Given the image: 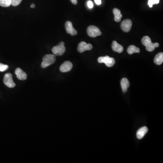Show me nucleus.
<instances>
[{
	"instance_id": "4",
	"label": "nucleus",
	"mask_w": 163,
	"mask_h": 163,
	"mask_svg": "<svg viewBox=\"0 0 163 163\" xmlns=\"http://www.w3.org/2000/svg\"><path fill=\"white\" fill-rule=\"evenodd\" d=\"M88 35L91 37H96L97 36L101 35L102 32L98 27L95 26H89L87 29Z\"/></svg>"
},
{
	"instance_id": "10",
	"label": "nucleus",
	"mask_w": 163,
	"mask_h": 163,
	"mask_svg": "<svg viewBox=\"0 0 163 163\" xmlns=\"http://www.w3.org/2000/svg\"><path fill=\"white\" fill-rule=\"evenodd\" d=\"M73 68V64L70 61H65L60 67V71L62 73L68 72L71 70Z\"/></svg>"
},
{
	"instance_id": "17",
	"label": "nucleus",
	"mask_w": 163,
	"mask_h": 163,
	"mask_svg": "<svg viewBox=\"0 0 163 163\" xmlns=\"http://www.w3.org/2000/svg\"><path fill=\"white\" fill-rule=\"evenodd\" d=\"M127 53L130 55H132L133 53H139L140 52V50L134 45H131L128 47L127 50Z\"/></svg>"
},
{
	"instance_id": "21",
	"label": "nucleus",
	"mask_w": 163,
	"mask_h": 163,
	"mask_svg": "<svg viewBox=\"0 0 163 163\" xmlns=\"http://www.w3.org/2000/svg\"><path fill=\"white\" fill-rule=\"evenodd\" d=\"M155 4V0H149L148 1V5H149V7H152L153 5Z\"/></svg>"
},
{
	"instance_id": "18",
	"label": "nucleus",
	"mask_w": 163,
	"mask_h": 163,
	"mask_svg": "<svg viewBox=\"0 0 163 163\" xmlns=\"http://www.w3.org/2000/svg\"><path fill=\"white\" fill-rule=\"evenodd\" d=\"M11 5V0H0V6L2 7H9Z\"/></svg>"
},
{
	"instance_id": "7",
	"label": "nucleus",
	"mask_w": 163,
	"mask_h": 163,
	"mask_svg": "<svg viewBox=\"0 0 163 163\" xmlns=\"http://www.w3.org/2000/svg\"><path fill=\"white\" fill-rule=\"evenodd\" d=\"M92 49L93 46L91 44H87L84 41L80 43L77 47V50L81 53L86 50H90Z\"/></svg>"
},
{
	"instance_id": "14",
	"label": "nucleus",
	"mask_w": 163,
	"mask_h": 163,
	"mask_svg": "<svg viewBox=\"0 0 163 163\" xmlns=\"http://www.w3.org/2000/svg\"><path fill=\"white\" fill-rule=\"evenodd\" d=\"M121 85L123 93H126L127 91V89L130 86L129 80L126 78H123L121 80Z\"/></svg>"
},
{
	"instance_id": "1",
	"label": "nucleus",
	"mask_w": 163,
	"mask_h": 163,
	"mask_svg": "<svg viewBox=\"0 0 163 163\" xmlns=\"http://www.w3.org/2000/svg\"><path fill=\"white\" fill-rule=\"evenodd\" d=\"M142 43L144 46L146 47V50L149 52H152L154 51L155 48L159 46V44L158 43H153L152 42L151 38L149 36H144L142 39Z\"/></svg>"
},
{
	"instance_id": "16",
	"label": "nucleus",
	"mask_w": 163,
	"mask_h": 163,
	"mask_svg": "<svg viewBox=\"0 0 163 163\" xmlns=\"http://www.w3.org/2000/svg\"><path fill=\"white\" fill-rule=\"evenodd\" d=\"M154 63L157 65H160L163 62V53H160L156 55L154 59Z\"/></svg>"
},
{
	"instance_id": "8",
	"label": "nucleus",
	"mask_w": 163,
	"mask_h": 163,
	"mask_svg": "<svg viewBox=\"0 0 163 163\" xmlns=\"http://www.w3.org/2000/svg\"><path fill=\"white\" fill-rule=\"evenodd\" d=\"M132 23L131 20L126 19L122 22L121 24V28L125 32H128L130 31L132 26Z\"/></svg>"
},
{
	"instance_id": "19",
	"label": "nucleus",
	"mask_w": 163,
	"mask_h": 163,
	"mask_svg": "<svg viewBox=\"0 0 163 163\" xmlns=\"http://www.w3.org/2000/svg\"><path fill=\"white\" fill-rule=\"evenodd\" d=\"M8 66L0 63V72H4L8 68Z\"/></svg>"
},
{
	"instance_id": "22",
	"label": "nucleus",
	"mask_w": 163,
	"mask_h": 163,
	"mask_svg": "<svg viewBox=\"0 0 163 163\" xmlns=\"http://www.w3.org/2000/svg\"><path fill=\"white\" fill-rule=\"evenodd\" d=\"M87 4H88V7L89 8L91 9L93 7V3L91 1H88V3H87Z\"/></svg>"
},
{
	"instance_id": "3",
	"label": "nucleus",
	"mask_w": 163,
	"mask_h": 163,
	"mask_svg": "<svg viewBox=\"0 0 163 163\" xmlns=\"http://www.w3.org/2000/svg\"><path fill=\"white\" fill-rule=\"evenodd\" d=\"M65 50L66 49L64 46V42H61L58 46L54 47L52 50L54 55L57 56L62 55L64 54Z\"/></svg>"
},
{
	"instance_id": "13",
	"label": "nucleus",
	"mask_w": 163,
	"mask_h": 163,
	"mask_svg": "<svg viewBox=\"0 0 163 163\" xmlns=\"http://www.w3.org/2000/svg\"><path fill=\"white\" fill-rule=\"evenodd\" d=\"M148 129L146 126H144L140 129H139L136 134V136L138 139H142L144 137V135L148 132Z\"/></svg>"
},
{
	"instance_id": "26",
	"label": "nucleus",
	"mask_w": 163,
	"mask_h": 163,
	"mask_svg": "<svg viewBox=\"0 0 163 163\" xmlns=\"http://www.w3.org/2000/svg\"><path fill=\"white\" fill-rule=\"evenodd\" d=\"M30 7H31V8H34L35 7V5L33 4L30 6Z\"/></svg>"
},
{
	"instance_id": "2",
	"label": "nucleus",
	"mask_w": 163,
	"mask_h": 163,
	"mask_svg": "<svg viewBox=\"0 0 163 163\" xmlns=\"http://www.w3.org/2000/svg\"><path fill=\"white\" fill-rule=\"evenodd\" d=\"M56 61V57L55 55L48 54L44 55L41 67L42 68H46L48 66L53 64Z\"/></svg>"
},
{
	"instance_id": "5",
	"label": "nucleus",
	"mask_w": 163,
	"mask_h": 163,
	"mask_svg": "<svg viewBox=\"0 0 163 163\" xmlns=\"http://www.w3.org/2000/svg\"><path fill=\"white\" fill-rule=\"evenodd\" d=\"M99 63H104L108 67H112L115 64V60L113 58H110L108 56L100 57L98 59Z\"/></svg>"
},
{
	"instance_id": "25",
	"label": "nucleus",
	"mask_w": 163,
	"mask_h": 163,
	"mask_svg": "<svg viewBox=\"0 0 163 163\" xmlns=\"http://www.w3.org/2000/svg\"><path fill=\"white\" fill-rule=\"evenodd\" d=\"M155 4H157L160 2V0H155Z\"/></svg>"
},
{
	"instance_id": "15",
	"label": "nucleus",
	"mask_w": 163,
	"mask_h": 163,
	"mask_svg": "<svg viewBox=\"0 0 163 163\" xmlns=\"http://www.w3.org/2000/svg\"><path fill=\"white\" fill-rule=\"evenodd\" d=\"M113 12L115 16V21L117 22H120L121 21V19H122V17L121 13V11L118 9L114 8L113 10Z\"/></svg>"
},
{
	"instance_id": "20",
	"label": "nucleus",
	"mask_w": 163,
	"mask_h": 163,
	"mask_svg": "<svg viewBox=\"0 0 163 163\" xmlns=\"http://www.w3.org/2000/svg\"><path fill=\"white\" fill-rule=\"evenodd\" d=\"M21 1L22 0H11L12 5L15 6L19 5Z\"/></svg>"
},
{
	"instance_id": "6",
	"label": "nucleus",
	"mask_w": 163,
	"mask_h": 163,
	"mask_svg": "<svg viewBox=\"0 0 163 163\" xmlns=\"http://www.w3.org/2000/svg\"><path fill=\"white\" fill-rule=\"evenodd\" d=\"M3 81L5 84L8 88H13L16 86V84L13 80L12 76L10 73H6L5 75Z\"/></svg>"
},
{
	"instance_id": "9",
	"label": "nucleus",
	"mask_w": 163,
	"mask_h": 163,
	"mask_svg": "<svg viewBox=\"0 0 163 163\" xmlns=\"http://www.w3.org/2000/svg\"><path fill=\"white\" fill-rule=\"evenodd\" d=\"M65 29L66 32L72 35H75L77 34V31L75 28H73L72 23L71 22L68 21L66 22L65 25Z\"/></svg>"
},
{
	"instance_id": "23",
	"label": "nucleus",
	"mask_w": 163,
	"mask_h": 163,
	"mask_svg": "<svg viewBox=\"0 0 163 163\" xmlns=\"http://www.w3.org/2000/svg\"><path fill=\"white\" fill-rule=\"evenodd\" d=\"M94 1L96 4H97V5H100L102 3L101 0H94Z\"/></svg>"
},
{
	"instance_id": "12",
	"label": "nucleus",
	"mask_w": 163,
	"mask_h": 163,
	"mask_svg": "<svg viewBox=\"0 0 163 163\" xmlns=\"http://www.w3.org/2000/svg\"><path fill=\"white\" fill-rule=\"evenodd\" d=\"M112 49L115 52H117L118 53H122L124 50L122 46L120 45L116 41H113L112 44Z\"/></svg>"
},
{
	"instance_id": "24",
	"label": "nucleus",
	"mask_w": 163,
	"mask_h": 163,
	"mask_svg": "<svg viewBox=\"0 0 163 163\" xmlns=\"http://www.w3.org/2000/svg\"><path fill=\"white\" fill-rule=\"evenodd\" d=\"M70 1L74 5H76L77 3V0H70Z\"/></svg>"
},
{
	"instance_id": "11",
	"label": "nucleus",
	"mask_w": 163,
	"mask_h": 163,
	"mask_svg": "<svg viewBox=\"0 0 163 163\" xmlns=\"http://www.w3.org/2000/svg\"><path fill=\"white\" fill-rule=\"evenodd\" d=\"M15 73L18 79L21 80H25L27 79V75L21 68H17L15 70Z\"/></svg>"
}]
</instances>
